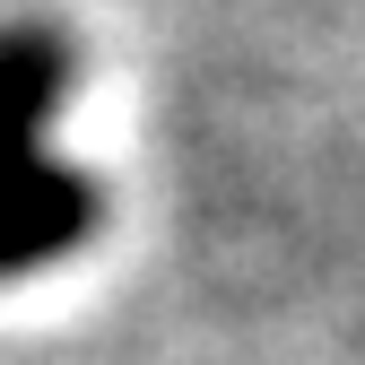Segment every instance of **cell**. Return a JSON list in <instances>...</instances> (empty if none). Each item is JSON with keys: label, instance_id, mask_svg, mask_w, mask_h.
<instances>
[{"label": "cell", "instance_id": "1", "mask_svg": "<svg viewBox=\"0 0 365 365\" xmlns=\"http://www.w3.org/2000/svg\"><path fill=\"white\" fill-rule=\"evenodd\" d=\"M61 53L43 35L0 43V269L61 252L87 226V192L78 174L43 148V122L61 105Z\"/></svg>", "mask_w": 365, "mask_h": 365}]
</instances>
